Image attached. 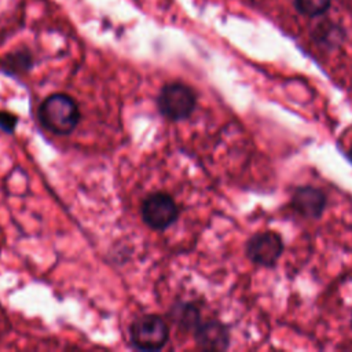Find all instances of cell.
Wrapping results in <instances>:
<instances>
[{
	"instance_id": "cell-1",
	"label": "cell",
	"mask_w": 352,
	"mask_h": 352,
	"mask_svg": "<svg viewBox=\"0 0 352 352\" xmlns=\"http://www.w3.org/2000/svg\"><path fill=\"white\" fill-rule=\"evenodd\" d=\"M80 117L81 114L76 100L66 94H52L38 107L41 125L56 135L72 133L78 125Z\"/></svg>"
},
{
	"instance_id": "cell-2",
	"label": "cell",
	"mask_w": 352,
	"mask_h": 352,
	"mask_svg": "<svg viewBox=\"0 0 352 352\" xmlns=\"http://www.w3.org/2000/svg\"><path fill=\"white\" fill-rule=\"evenodd\" d=\"M195 92L182 82L165 84L157 99L160 113L172 121L188 118L195 109Z\"/></svg>"
},
{
	"instance_id": "cell-3",
	"label": "cell",
	"mask_w": 352,
	"mask_h": 352,
	"mask_svg": "<svg viewBox=\"0 0 352 352\" xmlns=\"http://www.w3.org/2000/svg\"><path fill=\"white\" fill-rule=\"evenodd\" d=\"M169 337L166 322L158 315H144L129 327V338L135 348L142 351L161 349Z\"/></svg>"
},
{
	"instance_id": "cell-4",
	"label": "cell",
	"mask_w": 352,
	"mask_h": 352,
	"mask_svg": "<svg viewBox=\"0 0 352 352\" xmlns=\"http://www.w3.org/2000/svg\"><path fill=\"white\" fill-rule=\"evenodd\" d=\"M179 216V208L175 199L166 192L150 194L142 205V217L153 230H165Z\"/></svg>"
},
{
	"instance_id": "cell-5",
	"label": "cell",
	"mask_w": 352,
	"mask_h": 352,
	"mask_svg": "<svg viewBox=\"0 0 352 352\" xmlns=\"http://www.w3.org/2000/svg\"><path fill=\"white\" fill-rule=\"evenodd\" d=\"M285 249L279 234L263 231L254 234L246 243L248 258L261 267H274Z\"/></svg>"
},
{
	"instance_id": "cell-6",
	"label": "cell",
	"mask_w": 352,
	"mask_h": 352,
	"mask_svg": "<svg viewBox=\"0 0 352 352\" xmlns=\"http://www.w3.org/2000/svg\"><path fill=\"white\" fill-rule=\"evenodd\" d=\"M326 204L324 192L312 186L298 187L292 197L294 210L307 219H319L324 212Z\"/></svg>"
},
{
	"instance_id": "cell-7",
	"label": "cell",
	"mask_w": 352,
	"mask_h": 352,
	"mask_svg": "<svg viewBox=\"0 0 352 352\" xmlns=\"http://www.w3.org/2000/svg\"><path fill=\"white\" fill-rule=\"evenodd\" d=\"M195 340L202 349L223 351L228 348L230 331L223 323L210 320L204 324H198L195 331Z\"/></svg>"
},
{
	"instance_id": "cell-8",
	"label": "cell",
	"mask_w": 352,
	"mask_h": 352,
	"mask_svg": "<svg viewBox=\"0 0 352 352\" xmlns=\"http://www.w3.org/2000/svg\"><path fill=\"white\" fill-rule=\"evenodd\" d=\"M32 65H33V59L28 51H16V52L8 54L1 60L3 69L10 74L25 73L32 67Z\"/></svg>"
},
{
	"instance_id": "cell-9",
	"label": "cell",
	"mask_w": 352,
	"mask_h": 352,
	"mask_svg": "<svg viewBox=\"0 0 352 352\" xmlns=\"http://www.w3.org/2000/svg\"><path fill=\"white\" fill-rule=\"evenodd\" d=\"M331 0H294L297 11L307 16H318L324 14L330 7Z\"/></svg>"
},
{
	"instance_id": "cell-10",
	"label": "cell",
	"mask_w": 352,
	"mask_h": 352,
	"mask_svg": "<svg viewBox=\"0 0 352 352\" xmlns=\"http://www.w3.org/2000/svg\"><path fill=\"white\" fill-rule=\"evenodd\" d=\"M16 125V117L8 111H0V128L6 132H12Z\"/></svg>"
},
{
	"instance_id": "cell-11",
	"label": "cell",
	"mask_w": 352,
	"mask_h": 352,
	"mask_svg": "<svg viewBox=\"0 0 352 352\" xmlns=\"http://www.w3.org/2000/svg\"><path fill=\"white\" fill-rule=\"evenodd\" d=\"M348 158H349L351 162H352V146H351V148H349V151H348Z\"/></svg>"
}]
</instances>
